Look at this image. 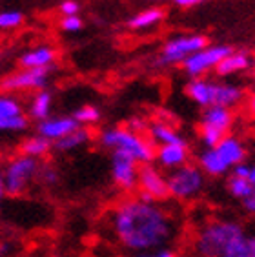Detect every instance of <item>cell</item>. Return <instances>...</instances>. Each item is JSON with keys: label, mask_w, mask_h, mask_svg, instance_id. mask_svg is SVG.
Segmentation results:
<instances>
[{"label": "cell", "mask_w": 255, "mask_h": 257, "mask_svg": "<svg viewBox=\"0 0 255 257\" xmlns=\"http://www.w3.org/2000/svg\"><path fill=\"white\" fill-rule=\"evenodd\" d=\"M108 224L113 239L132 253L172 246L181 233V223L170 208L137 195L120 199L109 212Z\"/></svg>", "instance_id": "6da1fadb"}, {"label": "cell", "mask_w": 255, "mask_h": 257, "mask_svg": "<svg viewBox=\"0 0 255 257\" xmlns=\"http://www.w3.org/2000/svg\"><path fill=\"white\" fill-rule=\"evenodd\" d=\"M246 233L244 226L235 219H210L202 223L191 241L195 257H222V253Z\"/></svg>", "instance_id": "7a4b0ae2"}, {"label": "cell", "mask_w": 255, "mask_h": 257, "mask_svg": "<svg viewBox=\"0 0 255 257\" xmlns=\"http://www.w3.org/2000/svg\"><path fill=\"white\" fill-rule=\"evenodd\" d=\"M97 143L100 148L117 154H124L137 161L141 166L143 164L155 163V144L148 139V135L132 132L128 126H113V128H104L98 132Z\"/></svg>", "instance_id": "3957f363"}, {"label": "cell", "mask_w": 255, "mask_h": 257, "mask_svg": "<svg viewBox=\"0 0 255 257\" xmlns=\"http://www.w3.org/2000/svg\"><path fill=\"white\" fill-rule=\"evenodd\" d=\"M40 168V161L28 157L24 154H15L0 163V183L4 193L11 197L24 195L37 183V173Z\"/></svg>", "instance_id": "277c9868"}, {"label": "cell", "mask_w": 255, "mask_h": 257, "mask_svg": "<svg viewBox=\"0 0 255 257\" xmlns=\"http://www.w3.org/2000/svg\"><path fill=\"white\" fill-rule=\"evenodd\" d=\"M168 177V193L179 203H191L199 199L206 190V173L197 164H184L181 168L172 170Z\"/></svg>", "instance_id": "5b68a950"}, {"label": "cell", "mask_w": 255, "mask_h": 257, "mask_svg": "<svg viewBox=\"0 0 255 257\" xmlns=\"http://www.w3.org/2000/svg\"><path fill=\"white\" fill-rule=\"evenodd\" d=\"M204 46H208V37L201 33H182L170 37L162 44L161 51L153 60V66L161 69L181 66L188 57L202 50Z\"/></svg>", "instance_id": "8992f818"}, {"label": "cell", "mask_w": 255, "mask_h": 257, "mask_svg": "<svg viewBox=\"0 0 255 257\" xmlns=\"http://www.w3.org/2000/svg\"><path fill=\"white\" fill-rule=\"evenodd\" d=\"M51 71L53 68H37V69H26L20 68L19 71L6 75L0 80V91L2 93H31V91H39L46 89L49 79H51Z\"/></svg>", "instance_id": "52a82bcc"}, {"label": "cell", "mask_w": 255, "mask_h": 257, "mask_svg": "<svg viewBox=\"0 0 255 257\" xmlns=\"http://www.w3.org/2000/svg\"><path fill=\"white\" fill-rule=\"evenodd\" d=\"M233 51V48L226 44H208L202 50H199L197 53H193L191 57H188L184 62L181 64L182 71L190 77V79H199V77H206L208 73L215 71V68L219 66L224 57Z\"/></svg>", "instance_id": "ba28073f"}, {"label": "cell", "mask_w": 255, "mask_h": 257, "mask_svg": "<svg viewBox=\"0 0 255 257\" xmlns=\"http://www.w3.org/2000/svg\"><path fill=\"white\" fill-rule=\"evenodd\" d=\"M137 197L146 203H162L170 197L168 193V177L164 175V170H161L157 164H143L139 170V184H137Z\"/></svg>", "instance_id": "9c48e42d"}, {"label": "cell", "mask_w": 255, "mask_h": 257, "mask_svg": "<svg viewBox=\"0 0 255 257\" xmlns=\"http://www.w3.org/2000/svg\"><path fill=\"white\" fill-rule=\"evenodd\" d=\"M139 170H141V164L137 161H133L132 157H128L124 154L111 152V157H109V172H111L113 184L118 190H122L126 193L137 192Z\"/></svg>", "instance_id": "30bf717a"}, {"label": "cell", "mask_w": 255, "mask_h": 257, "mask_svg": "<svg viewBox=\"0 0 255 257\" xmlns=\"http://www.w3.org/2000/svg\"><path fill=\"white\" fill-rule=\"evenodd\" d=\"M79 128V122L73 119V115H51L48 119L37 122V134L48 139L49 143H57L73 130Z\"/></svg>", "instance_id": "8fae6325"}, {"label": "cell", "mask_w": 255, "mask_h": 257, "mask_svg": "<svg viewBox=\"0 0 255 257\" xmlns=\"http://www.w3.org/2000/svg\"><path fill=\"white\" fill-rule=\"evenodd\" d=\"M191 152H190V143L182 144H164V146H157L155 150V163L161 170L172 172L190 163Z\"/></svg>", "instance_id": "7c38bea8"}, {"label": "cell", "mask_w": 255, "mask_h": 257, "mask_svg": "<svg viewBox=\"0 0 255 257\" xmlns=\"http://www.w3.org/2000/svg\"><path fill=\"white\" fill-rule=\"evenodd\" d=\"M255 64V57L246 50H233L228 57L219 62V66L215 68V75L219 79H228L231 75L242 73L248 71Z\"/></svg>", "instance_id": "4fadbf2b"}, {"label": "cell", "mask_w": 255, "mask_h": 257, "mask_svg": "<svg viewBox=\"0 0 255 257\" xmlns=\"http://www.w3.org/2000/svg\"><path fill=\"white\" fill-rule=\"evenodd\" d=\"M59 51L55 50L53 46L49 44H40L35 46L31 50L24 51L19 57L20 68L26 69H37V68H55Z\"/></svg>", "instance_id": "5bb4252c"}, {"label": "cell", "mask_w": 255, "mask_h": 257, "mask_svg": "<svg viewBox=\"0 0 255 257\" xmlns=\"http://www.w3.org/2000/svg\"><path fill=\"white\" fill-rule=\"evenodd\" d=\"M233 122H235L233 109L222 108V106H208V108L202 109L199 126L213 128L217 132H221V134L228 135L231 132V128H233Z\"/></svg>", "instance_id": "9a60e30c"}, {"label": "cell", "mask_w": 255, "mask_h": 257, "mask_svg": "<svg viewBox=\"0 0 255 257\" xmlns=\"http://www.w3.org/2000/svg\"><path fill=\"white\" fill-rule=\"evenodd\" d=\"M215 82L217 80L208 79V77H199V79H190L188 80L184 93L193 104L201 106L202 109L208 106H213V99H215Z\"/></svg>", "instance_id": "2e32d148"}, {"label": "cell", "mask_w": 255, "mask_h": 257, "mask_svg": "<svg viewBox=\"0 0 255 257\" xmlns=\"http://www.w3.org/2000/svg\"><path fill=\"white\" fill-rule=\"evenodd\" d=\"M146 135L155 144V148L157 146H164V144L188 143V139L179 134V130L175 126H172L170 122H164V120H153V122L148 124Z\"/></svg>", "instance_id": "e0dca14e"}, {"label": "cell", "mask_w": 255, "mask_h": 257, "mask_svg": "<svg viewBox=\"0 0 255 257\" xmlns=\"http://www.w3.org/2000/svg\"><path fill=\"white\" fill-rule=\"evenodd\" d=\"M197 166L206 173V177H226L231 170L215 148H204L202 152H199Z\"/></svg>", "instance_id": "ac0fdd59"}, {"label": "cell", "mask_w": 255, "mask_h": 257, "mask_svg": "<svg viewBox=\"0 0 255 257\" xmlns=\"http://www.w3.org/2000/svg\"><path fill=\"white\" fill-rule=\"evenodd\" d=\"M215 150L219 152V155L224 159L226 164H228L230 168H233L235 164L246 163V155H248L246 146L239 137H235V135H231V134L224 135L221 143L215 146Z\"/></svg>", "instance_id": "d6986e66"}, {"label": "cell", "mask_w": 255, "mask_h": 257, "mask_svg": "<svg viewBox=\"0 0 255 257\" xmlns=\"http://www.w3.org/2000/svg\"><path fill=\"white\" fill-rule=\"evenodd\" d=\"M91 141H93V130L88 128V126H79L69 135L53 143V152H57V154H71V152L86 148Z\"/></svg>", "instance_id": "ffe728a7"}, {"label": "cell", "mask_w": 255, "mask_h": 257, "mask_svg": "<svg viewBox=\"0 0 255 257\" xmlns=\"http://www.w3.org/2000/svg\"><path fill=\"white\" fill-rule=\"evenodd\" d=\"M244 100V89L239 84L233 82H224V80H217L215 82V99L213 106H222V108H237L240 102Z\"/></svg>", "instance_id": "44dd1931"}, {"label": "cell", "mask_w": 255, "mask_h": 257, "mask_svg": "<svg viewBox=\"0 0 255 257\" xmlns=\"http://www.w3.org/2000/svg\"><path fill=\"white\" fill-rule=\"evenodd\" d=\"M53 111V95L48 89H39L31 95V100L28 104V117L35 122L51 117Z\"/></svg>", "instance_id": "7402d4cb"}, {"label": "cell", "mask_w": 255, "mask_h": 257, "mask_svg": "<svg viewBox=\"0 0 255 257\" xmlns=\"http://www.w3.org/2000/svg\"><path fill=\"white\" fill-rule=\"evenodd\" d=\"M166 11L155 6V8H148V10L141 11L137 15H133L132 19L128 20V28L133 31H146L152 30L153 26H159L164 20Z\"/></svg>", "instance_id": "603a6c76"}, {"label": "cell", "mask_w": 255, "mask_h": 257, "mask_svg": "<svg viewBox=\"0 0 255 257\" xmlns=\"http://www.w3.org/2000/svg\"><path fill=\"white\" fill-rule=\"evenodd\" d=\"M20 154L28 155V157H33L37 161H42V159L48 157L51 152H53V143H49L48 139H44L42 135L35 134L26 137L22 143H20Z\"/></svg>", "instance_id": "cb8c5ba5"}, {"label": "cell", "mask_w": 255, "mask_h": 257, "mask_svg": "<svg viewBox=\"0 0 255 257\" xmlns=\"http://www.w3.org/2000/svg\"><path fill=\"white\" fill-rule=\"evenodd\" d=\"M24 113V104L13 93H2L0 91V124L13 119L17 115Z\"/></svg>", "instance_id": "d4e9b609"}, {"label": "cell", "mask_w": 255, "mask_h": 257, "mask_svg": "<svg viewBox=\"0 0 255 257\" xmlns=\"http://www.w3.org/2000/svg\"><path fill=\"white\" fill-rule=\"evenodd\" d=\"M222 257H255V235L244 233L235 242H231Z\"/></svg>", "instance_id": "484cf974"}, {"label": "cell", "mask_w": 255, "mask_h": 257, "mask_svg": "<svg viewBox=\"0 0 255 257\" xmlns=\"http://www.w3.org/2000/svg\"><path fill=\"white\" fill-rule=\"evenodd\" d=\"M71 115H73V119L79 122V126H88V128L98 124L100 119H102L100 109H98L97 106H93V104H84V106L75 109Z\"/></svg>", "instance_id": "4316f807"}, {"label": "cell", "mask_w": 255, "mask_h": 257, "mask_svg": "<svg viewBox=\"0 0 255 257\" xmlns=\"http://www.w3.org/2000/svg\"><path fill=\"white\" fill-rule=\"evenodd\" d=\"M226 190L231 197L237 199V201H242V199L248 197V193L251 192V184L246 177H237V175H228L226 179Z\"/></svg>", "instance_id": "83f0119b"}, {"label": "cell", "mask_w": 255, "mask_h": 257, "mask_svg": "<svg viewBox=\"0 0 255 257\" xmlns=\"http://www.w3.org/2000/svg\"><path fill=\"white\" fill-rule=\"evenodd\" d=\"M37 183L46 186V188H53V186H57V183H59V170L55 168L49 161L40 163L39 173H37Z\"/></svg>", "instance_id": "f1b7e54d"}, {"label": "cell", "mask_w": 255, "mask_h": 257, "mask_svg": "<svg viewBox=\"0 0 255 257\" xmlns=\"http://www.w3.org/2000/svg\"><path fill=\"white\" fill-rule=\"evenodd\" d=\"M24 13L19 10H6L0 11V30L2 31H10V30H17L20 26L24 24Z\"/></svg>", "instance_id": "f546056e"}, {"label": "cell", "mask_w": 255, "mask_h": 257, "mask_svg": "<svg viewBox=\"0 0 255 257\" xmlns=\"http://www.w3.org/2000/svg\"><path fill=\"white\" fill-rule=\"evenodd\" d=\"M224 134L217 132L213 128H206V126H199V141L202 143L204 148H215L217 144L221 143Z\"/></svg>", "instance_id": "4dcf8cb0"}, {"label": "cell", "mask_w": 255, "mask_h": 257, "mask_svg": "<svg viewBox=\"0 0 255 257\" xmlns=\"http://www.w3.org/2000/svg\"><path fill=\"white\" fill-rule=\"evenodd\" d=\"M59 26L64 33H79V31H82V28H84V20L80 19L79 15L62 17V19L59 20Z\"/></svg>", "instance_id": "1f68e13d"}, {"label": "cell", "mask_w": 255, "mask_h": 257, "mask_svg": "<svg viewBox=\"0 0 255 257\" xmlns=\"http://www.w3.org/2000/svg\"><path fill=\"white\" fill-rule=\"evenodd\" d=\"M132 257H179V253L172 246H164L157 248V250H148V252H137Z\"/></svg>", "instance_id": "d6a6232c"}, {"label": "cell", "mask_w": 255, "mask_h": 257, "mask_svg": "<svg viewBox=\"0 0 255 257\" xmlns=\"http://www.w3.org/2000/svg\"><path fill=\"white\" fill-rule=\"evenodd\" d=\"M59 11L62 17H69V15H79L80 13V4L77 0H64L62 4L59 6Z\"/></svg>", "instance_id": "836d02e7"}, {"label": "cell", "mask_w": 255, "mask_h": 257, "mask_svg": "<svg viewBox=\"0 0 255 257\" xmlns=\"http://www.w3.org/2000/svg\"><path fill=\"white\" fill-rule=\"evenodd\" d=\"M148 124H150V122H146V120H144L143 117H137V115H135V117H132V119L128 120L126 126L130 130H132V132H137V134H144V132L148 130Z\"/></svg>", "instance_id": "e575fe53"}, {"label": "cell", "mask_w": 255, "mask_h": 257, "mask_svg": "<svg viewBox=\"0 0 255 257\" xmlns=\"http://www.w3.org/2000/svg\"><path fill=\"white\" fill-rule=\"evenodd\" d=\"M240 204L248 215H255V186H251V192L248 193V197L240 201Z\"/></svg>", "instance_id": "d590c367"}, {"label": "cell", "mask_w": 255, "mask_h": 257, "mask_svg": "<svg viewBox=\"0 0 255 257\" xmlns=\"http://www.w3.org/2000/svg\"><path fill=\"white\" fill-rule=\"evenodd\" d=\"M231 175H237V177H246L250 175V164L248 163H240V164H235L233 168L230 170Z\"/></svg>", "instance_id": "8d00e7d4"}, {"label": "cell", "mask_w": 255, "mask_h": 257, "mask_svg": "<svg viewBox=\"0 0 255 257\" xmlns=\"http://www.w3.org/2000/svg\"><path fill=\"white\" fill-rule=\"evenodd\" d=\"M172 2L175 6H179V8H184V10H188V8H195V6H199L202 0H172Z\"/></svg>", "instance_id": "74e56055"}, {"label": "cell", "mask_w": 255, "mask_h": 257, "mask_svg": "<svg viewBox=\"0 0 255 257\" xmlns=\"http://www.w3.org/2000/svg\"><path fill=\"white\" fill-rule=\"evenodd\" d=\"M246 109L250 111V115L255 117V91L248 97V100H246Z\"/></svg>", "instance_id": "f35d334b"}, {"label": "cell", "mask_w": 255, "mask_h": 257, "mask_svg": "<svg viewBox=\"0 0 255 257\" xmlns=\"http://www.w3.org/2000/svg\"><path fill=\"white\" fill-rule=\"evenodd\" d=\"M4 195V190H2V183H0V197Z\"/></svg>", "instance_id": "ab89813d"}, {"label": "cell", "mask_w": 255, "mask_h": 257, "mask_svg": "<svg viewBox=\"0 0 255 257\" xmlns=\"http://www.w3.org/2000/svg\"><path fill=\"white\" fill-rule=\"evenodd\" d=\"M148 2H166V0H148Z\"/></svg>", "instance_id": "60d3db41"}, {"label": "cell", "mask_w": 255, "mask_h": 257, "mask_svg": "<svg viewBox=\"0 0 255 257\" xmlns=\"http://www.w3.org/2000/svg\"><path fill=\"white\" fill-rule=\"evenodd\" d=\"M0 206H2V197H0Z\"/></svg>", "instance_id": "b9f144b4"}, {"label": "cell", "mask_w": 255, "mask_h": 257, "mask_svg": "<svg viewBox=\"0 0 255 257\" xmlns=\"http://www.w3.org/2000/svg\"><path fill=\"white\" fill-rule=\"evenodd\" d=\"M0 59H2V51H0Z\"/></svg>", "instance_id": "7bdbcfd3"}]
</instances>
